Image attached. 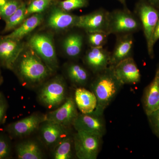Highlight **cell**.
<instances>
[{
	"mask_svg": "<svg viewBox=\"0 0 159 159\" xmlns=\"http://www.w3.org/2000/svg\"><path fill=\"white\" fill-rule=\"evenodd\" d=\"M114 73L113 67L109 66L104 70L95 74L90 84V89L97 99L94 112L103 115L104 111L116 97L123 86Z\"/></svg>",
	"mask_w": 159,
	"mask_h": 159,
	"instance_id": "6da1fadb",
	"label": "cell"
},
{
	"mask_svg": "<svg viewBox=\"0 0 159 159\" xmlns=\"http://www.w3.org/2000/svg\"><path fill=\"white\" fill-rule=\"evenodd\" d=\"M14 70L23 81L31 84L42 82L51 71L37 55L31 52L19 57L12 70Z\"/></svg>",
	"mask_w": 159,
	"mask_h": 159,
	"instance_id": "7a4b0ae2",
	"label": "cell"
},
{
	"mask_svg": "<svg viewBox=\"0 0 159 159\" xmlns=\"http://www.w3.org/2000/svg\"><path fill=\"white\" fill-rule=\"evenodd\" d=\"M142 26L139 17L128 9H117L109 12L107 32L109 34L120 35L133 34Z\"/></svg>",
	"mask_w": 159,
	"mask_h": 159,
	"instance_id": "3957f363",
	"label": "cell"
},
{
	"mask_svg": "<svg viewBox=\"0 0 159 159\" xmlns=\"http://www.w3.org/2000/svg\"><path fill=\"white\" fill-rule=\"evenodd\" d=\"M102 137L82 131H77L74 135L75 155L79 159H97L102 142Z\"/></svg>",
	"mask_w": 159,
	"mask_h": 159,
	"instance_id": "277c9868",
	"label": "cell"
},
{
	"mask_svg": "<svg viewBox=\"0 0 159 159\" xmlns=\"http://www.w3.org/2000/svg\"><path fill=\"white\" fill-rule=\"evenodd\" d=\"M136 12L143 28L148 55L153 58V37L159 19L158 11L151 4L142 3L137 6Z\"/></svg>",
	"mask_w": 159,
	"mask_h": 159,
	"instance_id": "5b68a950",
	"label": "cell"
},
{
	"mask_svg": "<svg viewBox=\"0 0 159 159\" xmlns=\"http://www.w3.org/2000/svg\"><path fill=\"white\" fill-rule=\"evenodd\" d=\"M66 90V85L63 78L55 77L43 86L39 94V99L48 108L57 107L67 99Z\"/></svg>",
	"mask_w": 159,
	"mask_h": 159,
	"instance_id": "8992f818",
	"label": "cell"
},
{
	"mask_svg": "<svg viewBox=\"0 0 159 159\" xmlns=\"http://www.w3.org/2000/svg\"><path fill=\"white\" fill-rule=\"evenodd\" d=\"M29 44L51 71L57 67V61L54 43L49 35L34 34L29 39Z\"/></svg>",
	"mask_w": 159,
	"mask_h": 159,
	"instance_id": "52a82bcc",
	"label": "cell"
},
{
	"mask_svg": "<svg viewBox=\"0 0 159 159\" xmlns=\"http://www.w3.org/2000/svg\"><path fill=\"white\" fill-rule=\"evenodd\" d=\"M103 115L95 112L90 113L78 114L73 125L77 131H82L103 137L106 133V124Z\"/></svg>",
	"mask_w": 159,
	"mask_h": 159,
	"instance_id": "ba28073f",
	"label": "cell"
},
{
	"mask_svg": "<svg viewBox=\"0 0 159 159\" xmlns=\"http://www.w3.org/2000/svg\"><path fill=\"white\" fill-rule=\"evenodd\" d=\"M23 50L24 45L20 40L0 36V64L12 70Z\"/></svg>",
	"mask_w": 159,
	"mask_h": 159,
	"instance_id": "9c48e42d",
	"label": "cell"
},
{
	"mask_svg": "<svg viewBox=\"0 0 159 159\" xmlns=\"http://www.w3.org/2000/svg\"><path fill=\"white\" fill-rule=\"evenodd\" d=\"M78 114L74 99L69 97L58 108L46 114V121L54 122L67 128L73 125Z\"/></svg>",
	"mask_w": 159,
	"mask_h": 159,
	"instance_id": "30bf717a",
	"label": "cell"
},
{
	"mask_svg": "<svg viewBox=\"0 0 159 159\" xmlns=\"http://www.w3.org/2000/svg\"><path fill=\"white\" fill-rule=\"evenodd\" d=\"M46 120V115L33 114L9 124L6 131L12 138L25 136L34 132Z\"/></svg>",
	"mask_w": 159,
	"mask_h": 159,
	"instance_id": "8fae6325",
	"label": "cell"
},
{
	"mask_svg": "<svg viewBox=\"0 0 159 159\" xmlns=\"http://www.w3.org/2000/svg\"><path fill=\"white\" fill-rule=\"evenodd\" d=\"M109 12L104 9H99L89 14L79 16L76 27L84 29L87 33L107 32Z\"/></svg>",
	"mask_w": 159,
	"mask_h": 159,
	"instance_id": "7c38bea8",
	"label": "cell"
},
{
	"mask_svg": "<svg viewBox=\"0 0 159 159\" xmlns=\"http://www.w3.org/2000/svg\"><path fill=\"white\" fill-rule=\"evenodd\" d=\"M116 77L124 84H135L140 82L141 75L134 60L129 57L113 67Z\"/></svg>",
	"mask_w": 159,
	"mask_h": 159,
	"instance_id": "4fadbf2b",
	"label": "cell"
},
{
	"mask_svg": "<svg viewBox=\"0 0 159 159\" xmlns=\"http://www.w3.org/2000/svg\"><path fill=\"white\" fill-rule=\"evenodd\" d=\"M111 52L100 48H90L84 57L85 64L94 74L104 70L110 66Z\"/></svg>",
	"mask_w": 159,
	"mask_h": 159,
	"instance_id": "5bb4252c",
	"label": "cell"
},
{
	"mask_svg": "<svg viewBox=\"0 0 159 159\" xmlns=\"http://www.w3.org/2000/svg\"><path fill=\"white\" fill-rule=\"evenodd\" d=\"M116 42L111 52L110 66L113 67L123 60L131 57L134 40L133 34L117 35Z\"/></svg>",
	"mask_w": 159,
	"mask_h": 159,
	"instance_id": "9a60e30c",
	"label": "cell"
},
{
	"mask_svg": "<svg viewBox=\"0 0 159 159\" xmlns=\"http://www.w3.org/2000/svg\"><path fill=\"white\" fill-rule=\"evenodd\" d=\"M142 102L147 116L159 108V74L157 71L153 80L144 90Z\"/></svg>",
	"mask_w": 159,
	"mask_h": 159,
	"instance_id": "2e32d148",
	"label": "cell"
},
{
	"mask_svg": "<svg viewBox=\"0 0 159 159\" xmlns=\"http://www.w3.org/2000/svg\"><path fill=\"white\" fill-rule=\"evenodd\" d=\"M42 125L40 130L42 138L48 146L56 145L69 135L66 127L57 123L46 121Z\"/></svg>",
	"mask_w": 159,
	"mask_h": 159,
	"instance_id": "e0dca14e",
	"label": "cell"
},
{
	"mask_svg": "<svg viewBox=\"0 0 159 159\" xmlns=\"http://www.w3.org/2000/svg\"><path fill=\"white\" fill-rule=\"evenodd\" d=\"M79 16L55 8L51 11L48 20L49 27L56 30H64L76 27Z\"/></svg>",
	"mask_w": 159,
	"mask_h": 159,
	"instance_id": "ac0fdd59",
	"label": "cell"
},
{
	"mask_svg": "<svg viewBox=\"0 0 159 159\" xmlns=\"http://www.w3.org/2000/svg\"><path fill=\"white\" fill-rule=\"evenodd\" d=\"M74 100L77 108L82 113L93 112L97 107V99L95 94L84 87L76 89Z\"/></svg>",
	"mask_w": 159,
	"mask_h": 159,
	"instance_id": "d6986e66",
	"label": "cell"
},
{
	"mask_svg": "<svg viewBox=\"0 0 159 159\" xmlns=\"http://www.w3.org/2000/svg\"><path fill=\"white\" fill-rule=\"evenodd\" d=\"M43 19L42 14L35 13L31 17L25 20L19 27H17L11 33L6 36L20 40L23 38L39 25L42 21Z\"/></svg>",
	"mask_w": 159,
	"mask_h": 159,
	"instance_id": "ffe728a7",
	"label": "cell"
},
{
	"mask_svg": "<svg viewBox=\"0 0 159 159\" xmlns=\"http://www.w3.org/2000/svg\"><path fill=\"white\" fill-rule=\"evenodd\" d=\"M67 74L70 80L78 87H84L90 79L88 71L83 66L77 63H72L67 68Z\"/></svg>",
	"mask_w": 159,
	"mask_h": 159,
	"instance_id": "44dd1931",
	"label": "cell"
},
{
	"mask_svg": "<svg viewBox=\"0 0 159 159\" xmlns=\"http://www.w3.org/2000/svg\"><path fill=\"white\" fill-rule=\"evenodd\" d=\"M16 152L19 159H41L43 154L39 145L34 141L21 142L16 146Z\"/></svg>",
	"mask_w": 159,
	"mask_h": 159,
	"instance_id": "7402d4cb",
	"label": "cell"
},
{
	"mask_svg": "<svg viewBox=\"0 0 159 159\" xmlns=\"http://www.w3.org/2000/svg\"><path fill=\"white\" fill-rule=\"evenodd\" d=\"M83 37L77 33L69 34L63 42V48L66 54L71 58L78 57L82 52Z\"/></svg>",
	"mask_w": 159,
	"mask_h": 159,
	"instance_id": "603a6c76",
	"label": "cell"
},
{
	"mask_svg": "<svg viewBox=\"0 0 159 159\" xmlns=\"http://www.w3.org/2000/svg\"><path fill=\"white\" fill-rule=\"evenodd\" d=\"M74 139L66 136L55 145L53 157L55 159H70L73 156Z\"/></svg>",
	"mask_w": 159,
	"mask_h": 159,
	"instance_id": "cb8c5ba5",
	"label": "cell"
},
{
	"mask_svg": "<svg viewBox=\"0 0 159 159\" xmlns=\"http://www.w3.org/2000/svg\"><path fill=\"white\" fill-rule=\"evenodd\" d=\"M26 5L25 3H22L18 9L6 21V25L3 32L14 30L17 28L24 22V20L27 15L26 13Z\"/></svg>",
	"mask_w": 159,
	"mask_h": 159,
	"instance_id": "d4e9b609",
	"label": "cell"
},
{
	"mask_svg": "<svg viewBox=\"0 0 159 159\" xmlns=\"http://www.w3.org/2000/svg\"><path fill=\"white\" fill-rule=\"evenodd\" d=\"M110 34L105 31L88 32L87 39L90 48L103 47Z\"/></svg>",
	"mask_w": 159,
	"mask_h": 159,
	"instance_id": "484cf974",
	"label": "cell"
},
{
	"mask_svg": "<svg viewBox=\"0 0 159 159\" xmlns=\"http://www.w3.org/2000/svg\"><path fill=\"white\" fill-rule=\"evenodd\" d=\"M21 4L18 0H8L5 5L0 7V18L6 21L14 14Z\"/></svg>",
	"mask_w": 159,
	"mask_h": 159,
	"instance_id": "4316f807",
	"label": "cell"
},
{
	"mask_svg": "<svg viewBox=\"0 0 159 159\" xmlns=\"http://www.w3.org/2000/svg\"><path fill=\"white\" fill-rule=\"evenodd\" d=\"M51 1V0H33L27 8V15L41 12L48 7Z\"/></svg>",
	"mask_w": 159,
	"mask_h": 159,
	"instance_id": "83f0119b",
	"label": "cell"
},
{
	"mask_svg": "<svg viewBox=\"0 0 159 159\" xmlns=\"http://www.w3.org/2000/svg\"><path fill=\"white\" fill-rule=\"evenodd\" d=\"M87 5L86 0H65L61 2L60 6L65 11H70L80 9Z\"/></svg>",
	"mask_w": 159,
	"mask_h": 159,
	"instance_id": "f1b7e54d",
	"label": "cell"
},
{
	"mask_svg": "<svg viewBox=\"0 0 159 159\" xmlns=\"http://www.w3.org/2000/svg\"><path fill=\"white\" fill-rule=\"evenodd\" d=\"M11 154L9 141L4 135L0 136V159L9 158Z\"/></svg>",
	"mask_w": 159,
	"mask_h": 159,
	"instance_id": "f546056e",
	"label": "cell"
},
{
	"mask_svg": "<svg viewBox=\"0 0 159 159\" xmlns=\"http://www.w3.org/2000/svg\"><path fill=\"white\" fill-rule=\"evenodd\" d=\"M147 116L152 132L159 139V108Z\"/></svg>",
	"mask_w": 159,
	"mask_h": 159,
	"instance_id": "4dcf8cb0",
	"label": "cell"
},
{
	"mask_svg": "<svg viewBox=\"0 0 159 159\" xmlns=\"http://www.w3.org/2000/svg\"><path fill=\"white\" fill-rule=\"evenodd\" d=\"M8 104L5 97L0 92V125L4 122L6 116Z\"/></svg>",
	"mask_w": 159,
	"mask_h": 159,
	"instance_id": "1f68e13d",
	"label": "cell"
},
{
	"mask_svg": "<svg viewBox=\"0 0 159 159\" xmlns=\"http://www.w3.org/2000/svg\"><path fill=\"white\" fill-rule=\"evenodd\" d=\"M159 39V18L158 20L157 23L156 27L154 33L153 37V44L155 45L156 43Z\"/></svg>",
	"mask_w": 159,
	"mask_h": 159,
	"instance_id": "d6a6232c",
	"label": "cell"
},
{
	"mask_svg": "<svg viewBox=\"0 0 159 159\" xmlns=\"http://www.w3.org/2000/svg\"><path fill=\"white\" fill-rule=\"evenodd\" d=\"M150 4L154 7L159 8V0H150Z\"/></svg>",
	"mask_w": 159,
	"mask_h": 159,
	"instance_id": "836d02e7",
	"label": "cell"
},
{
	"mask_svg": "<svg viewBox=\"0 0 159 159\" xmlns=\"http://www.w3.org/2000/svg\"><path fill=\"white\" fill-rule=\"evenodd\" d=\"M8 0H0V7H2L7 2Z\"/></svg>",
	"mask_w": 159,
	"mask_h": 159,
	"instance_id": "e575fe53",
	"label": "cell"
},
{
	"mask_svg": "<svg viewBox=\"0 0 159 159\" xmlns=\"http://www.w3.org/2000/svg\"><path fill=\"white\" fill-rule=\"evenodd\" d=\"M3 81V78L2 77V74H1V71H0V84L2 83Z\"/></svg>",
	"mask_w": 159,
	"mask_h": 159,
	"instance_id": "d590c367",
	"label": "cell"
},
{
	"mask_svg": "<svg viewBox=\"0 0 159 159\" xmlns=\"http://www.w3.org/2000/svg\"><path fill=\"white\" fill-rule=\"evenodd\" d=\"M118 1L123 4V5H125V0H118Z\"/></svg>",
	"mask_w": 159,
	"mask_h": 159,
	"instance_id": "8d00e7d4",
	"label": "cell"
},
{
	"mask_svg": "<svg viewBox=\"0 0 159 159\" xmlns=\"http://www.w3.org/2000/svg\"><path fill=\"white\" fill-rule=\"evenodd\" d=\"M158 72V73L159 74V65L158 66V68L157 70V71Z\"/></svg>",
	"mask_w": 159,
	"mask_h": 159,
	"instance_id": "74e56055",
	"label": "cell"
},
{
	"mask_svg": "<svg viewBox=\"0 0 159 159\" xmlns=\"http://www.w3.org/2000/svg\"><path fill=\"white\" fill-rule=\"evenodd\" d=\"M32 1H33V0H32Z\"/></svg>",
	"mask_w": 159,
	"mask_h": 159,
	"instance_id": "f35d334b",
	"label": "cell"
}]
</instances>
